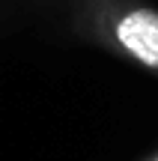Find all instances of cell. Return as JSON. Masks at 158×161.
Returning <instances> with one entry per match:
<instances>
[{
	"label": "cell",
	"instance_id": "cell-1",
	"mask_svg": "<svg viewBox=\"0 0 158 161\" xmlns=\"http://www.w3.org/2000/svg\"><path fill=\"white\" fill-rule=\"evenodd\" d=\"M99 15L107 42L128 60L158 75V9L128 0H107Z\"/></svg>",
	"mask_w": 158,
	"mask_h": 161
}]
</instances>
